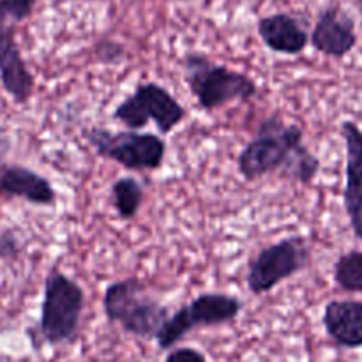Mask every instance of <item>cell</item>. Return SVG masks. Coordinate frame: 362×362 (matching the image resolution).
I'll use <instances>...</instances> for the list:
<instances>
[{"label":"cell","instance_id":"ba28073f","mask_svg":"<svg viewBox=\"0 0 362 362\" xmlns=\"http://www.w3.org/2000/svg\"><path fill=\"white\" fill-rule=\"evenodd\" d=\"M243 300L228 293L207 292L194 297L191 303L184 304L180 310L170 315L165 327L158 336V345L161 350L175 346L180 339L186 338L193 329L218 327L235 320L243 311Z\"/></svg>","mask_w":362,"mask_h":362},{"label":"cell","instance_id":"d6986e66","mask_svg":"<svg viewBox=\"0 0 362 362\" xmlns=\"http://www.w3.org/2000/svg\"><path fill=\"white\" fill-rule=\"evenodd\" d=\"M94 55L99 64L115 66L126 59V48L122 42L115 41V39H99L94 46Z\"/></svg>","mask_w":362,"mask_h":362},{"label":"cell","instance_id":"8fae6325","mask_svg":"<svg viewBox=\"0 0 362 362\" xmlns=\"http://www.w3.org/2000/svg\"><path fill=\"white\" fill-rule=\"evenodd\" d=\"M341 136L346 151L343 204L354 233L362 240V129L359 124L345 120L341 124Z\"/></svg>","mask_w":362,"mask_h":362},{"label":"cell","instance_id":"5bb4252c","mask_svg":"<svg viewBox=\"0 0 362 362\" xmlns=\"http://www.w3.org/2000/svg\"><path fill=\"white\" fill-rule=\"evenodd\" d=\"M325 332L341 349H362V300L336 299L324 308Z\"/></svg>","mask_w":362,"mask_h":362},{"label":"cell","instance_id":"2e32d148","mask_svg":"<svg viewBox=\"0 0 362 362\" xmlns=\"http://www.w3.org/2000/svg\"><path fill=\"white\" fill-rule=\"evenodd\" d=\"M334 281L343 292L362 293V251L352 250L334 264Z\"/></svg>","mask_w":362,"mask_h":362},{"label":"cell","instance_id":"7402d4cb","mask_svg":"<svg viewBox=\"0 0 362 362\" xmlns=\"http://www.w3.org/2000/svg\"><path fill=\"white\" fill-rule=\"evenodd\" d=\"M11 147H13V144H11V138L6 136V134H0V163L6 161Z\"/></svg>","mask_w":362,"mask_h":362},{"label":"cell","instance_id":"ac0fdd59","mask_svg":"<svg viewBox=\"0 0 362 362\" xmlns=\"http://www.w3.org/2000/svg\"><path fill=\"white\" fill-rule=\"evenodd\" d=\"M37 0H0V23L18 25L32 16Z\"/></svg>","mask_w":362,"mask_h":362},{"label":"cell","instance_id":"603a6c76","mask_svg":"<svg viewBox=\"0 0 362 362\" xmlns=\"http://www.w3.org/2000/svg\"><path fill=\"white\" fill-rule=\"evenodd\" d=\"M357 2V7H359V13H361V18H362V0H356Z\"/></svg>","mask_w":362,"mask_h":362},{"label":"cell","instance_id":"9c48e42d","mask_svg":"<svg viewBox=\"0 0 362 362\" xmlns=\"http://www.w3.org/2000/svg\"><path fill=\"white\" fill-rule=\"evenodd\" d=\"M310 42L318 53L331 59H345L357 46L356 21L339 6H327L318 13Z\"/></svg>","mask_w":362,"mask_h":362},{"label":"cell","instance_id":"4fadbf2b","mask_svg":"<svg viewBox=\"0 0 362 362\" xmlns=\"http://www.w3.org/2000/svg\"><path fill=\"white\" fill-rule=\"evenodd\" d=\"M258 35L271 52L299 55L310 45V32L293 14L274 13L258 20Z\"/></svg>","mask_w":362,"mask_h":362},{"label":"cell","instance_id":"9a60e30c","mask_svg":"<svg viewBox=\"0 0 362 362\" xmlns=\"http://www.w3.org/2000/svg\"><path fill=\"white\" fill-rule=\"evenodd\" d=\"M110 194H112L113 209H115L120 219L129 221V219L136 218L145 198V191L140 180L131 175L119 177L112 184Z\"/></svg>","mask_w":362,"mask_h":362},{"label":"cell","instance_id":"8992f818","mask_svg":"<svg viewBox=\"0 0 362 362\" xmlns=\"http://www.w3.org/2000/svg\"><path fill=\"white\" fill-rule=\"evenodd\" d=\"M186 115V108L173 98L172 92L156 81L138 83L113 110V119L127 129L141 131L148 122H154L161 134L172 133Z\"/></svg>","mask_w":362,"mask_h":362},{"label":"cell","instance_id":"44dd1931","mask_svg":"<svg viewBox=\"0 0 362 362\" xmlns=\"http://www.w3.org/2000/svg\"><path fill=\"white\" fill-rule=\"evenodd\" d=\"M165 362H207V357L197 349H191V346H180V349L172 350Z\"/></svg>","mask_w":362,"mask_h":362},{"label":"cell","instance_id":"ffe728a7","mask_svg":"<svg viewBox=\"0 0 362 362\" xmlns=\"http://www.w3.org/2000/svg\"><path fill=\"white\" fill-rule=\"evenodd\" d=\"M21 253V244L16 233L6 228L0 233V260L14 262Z\"/></svg>","mask_w":362,"mask_h":362},{"label":"cell","instance_id":"30bf717a","mask_svg":"<svg viewBox=\"0 0 362 362\" xmlns=\"http://www.w3.org/2000/svg\"><path fill=\"white\" fill-rule=\"evenodd\" d=\"M0 81L16 105H25L34 94V74L28 69L16 41V25L0 23Z\"/></svg>","mask_w":362,"mask_h":362},{"label":"cell","instance_id":"7c38bea8","mask_svg":"<svg viewBox=\"0 0 362 362\" xmlns=\"http://www.w3.org/2000/svg\"><path fill=\"white\" fill-rule=\"evenodd\" d=\"M0 197L20 198L32 205L49 207L57 202V191L48 179L16 163H0Z\"/></svg>","mask_w":362,"mask_h":362},{"label":"cell","instance_id":"52a82bcc","mask_svg":"<svg viewBox=\"0 0 362 362\" xmlns=\"http://www.w3.org/2000/svg\"><path fill=\"white\" fill-rule=\"evenodd\" d=\"M311 246L304 235H288L265 246L247 264L246 283L255 296L272 292L285 279L299 274L310 265Z\"/></svg>","mask_w":362,"mask_h":362},{"label":"cell","instance_id":"6da1fadb","mask_svg":"<svg viewBox=\"0 0 362 362\" xmlns=\"http://www.w3.org/2000/svg\"><path fill=\"white\" fill-rule=\"evenodd\" d=\"M304 145V133L297 124L285 122L272 113L258 126L257 134L237 158V168L246 180H258L271 173L281 175Z\"/></svg>","mask_w":362,"mask_h":362},{"label":"cell","instance_id":"5b68a950","mask_svg":"<svg viewBox=\"0 0 362 362\" xmlns=\"http://www.w3.org/2000/svg\"><path fill=\"white\" fill-rule=\"evenodd\" d=\"M83 136L95 154L129 172H154L165 163L166 141L154 133L90 127L83 131Z\"/></svg>","mask_w":362,"mask_h":362},{"label":"cell","instance_id":"277c9868","mask_svg":"<svg viewBox=\"0 0 362 362\" xmlns=\"http://www.w3.org/2000/svg\"><path fill=\"white\" fill-rule=\"evenodd\" d=\"M85 292L73 278L57 267L45 279V296L39 318V336L48 345H67L78 338Z\"/></svg>","mask_w":362,"mask_h":362},{"label":"cell","instance_id":"7a4b0ae2","mask_svg":"<svg viewBox=\"0 0 362 362\" xmlns=\"http://www.w3.org/2000/svg\"><path fill=\"white\" fill-rule=\"evenodd\" d=\"M182 71L198 106L207 112H214L233 101L247 103L258 94L253 78L214 62L200 52H189L184 57Z\"/></svg>","mask_w":362,"mask_h":362},{"label":"cell","instance_id":"3957f363","mask_svg":"<svg viewBox=\"0 0 362 362\" xmlns=\"http://www.w3.org/2000/svg\"><path fill=\"white\" fill-rule=\"evenodd\" d=\"M103 308L112 324H119L127 334L141 339H158L170 318L168 308L148 296L144 283L136 278L110 283L103 297Z\"/></svg>","mask_w":362,"mask_h":362},{"label":"cell","instance_id":"e0dca14e","mask_svg":"<svg viewBox=\"0 0 362 362\" xmlns=\"http://www.w3.org/2000/svg\"><path fill=\"white\" fill-rule=\"evenodd\" d=\"M318 172H320V159H318L310 148L304 147L281 175L285 177V179L296 180V182L310 184L313 182L315 177L318 175Z\"/></svg>","mask_w":362,"mask_h":362}]
</instances>
